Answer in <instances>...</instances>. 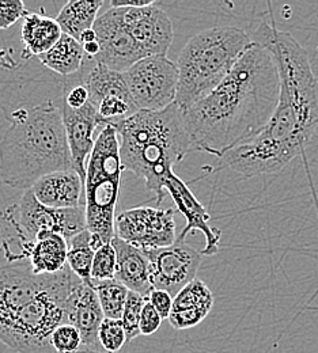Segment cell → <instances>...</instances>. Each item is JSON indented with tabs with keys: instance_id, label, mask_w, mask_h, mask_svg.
Returning <instances> with one entry per match:
<instances>
[{
	"instance_id": "6da1fadb",
	"label": "cell",
	"mask_w": 318,
	"mask_h": 353,
	"mask_svg": "<svg viewBox=\"0 0 318 353\" xmlns=\"http://www.w3.org/2000/svg\"><path fill=\"white\" fill-rule=\"evenodd\" d=\"M250 37L272 54L280 92L270 123L221 159L248 178L279 173L301 155L318 127V79L306 49L291 33L267 22Z\"/></svg>"
},
{
	"instance_id": "7a4b0ae2",
	"label": "cell",
	"mask_w": 318,
	"mask_h": 353,
	"mask_svg": "<svg viewBox=\"0 0 318 353\" xmlns=\"http://www.w3.org/2000/svg\"><path fill=\"white\" fill-rule=\"evenodd\" d=\"M279 92L272 54L253 41L218 88L182 112L195 151L222 159L270 123Z\"/></svg>"
},
{
	"instance_id": "3957f363",
	"label": "cell",
	"mask_w": 318,
	"mask_h": 353,
	"mask_svg": "<svg viewBox=\"0 0 318 353\" xmlns=\"http://www.w3.org/2000/svg\"><path fill=\"white\" fill-rule=\"evenodd\" d=\"M6 119L10 127L0 141V179L4 185L29 190L43 176L75 170L63 116L54 102L17 109Z\"/></svg>"
},
{
	"instance_id": "277c9868",
	"label": "cell",
	"mask_w": 318,
	"mask_h": 353,
	"mask_svg": "<svg viewBox=\"0 0 318 353\" xmlns=\"http://www.w3.org/2000/svg\"><path fill=\"white\" fill-rule=\"evenodd\" d=\"M113 128L119 133L124 170L141 178L161 205L166 193V176L175 165L195 151L181 109L173 103L159 112L139 110Z\"/></svg>"
},
{
	"instance_id": "5b68a950",
	"label": "cell",
	"mask_w": 318,
	"mask_h": 353,
	"mask_svg": "<svg viewBox=\"0 0 318 353\" xmlns=\"http://www.w3.org/2000/svg\"><path fill=\"white\" fill-rule=\"evenodd\" d=\"M252 45L250 34L235 26H215L193 36L177 60L176 105L185 112L211 94Z\"/></svg>"
},
{
	"instance_id": "8992f818",
	"label": "cell",
	"mask_w": 318,
	"mask_h": 353,
	"mask_svg": "<svg viewBox=\"0 0 318 353\" xmlns=\"http://www.w3.org/2000/svg\"><path fill=\"white\" fill-rule=\"evenodd\" d=\"M123 162L117 131L102 127L86 166L85 207L88 230L95 252L116 235V207L120 196Z\"/></svg>"
},
{
	"instance_id": "52a82bcc",
	"label": "cell",
	"mask_w": 318,
	"mask_h": 353,
	"mask_svg": "<svg viewBox=\"0 0 318 353\" xmlns=\"http://www.w3.org/2000/svg\"><path fill=\"white\" fill-rule=\"evenodd\" d=\"M81 283L67 265L52 287L0 319V343L18 353H54L49 343L50 336L66 323L67 301Z\"/></svg>"
},
{
	"instance_id": "ba28073f",
	"label": "cell",
	"mask_w": 318,
	"mask_h": 353,
	"mask_svg": "<svg viewBox=\"0 0 318 353\" xmlns=\"http://www.w3.org/2000/svg\"><path fill=\"white\" fill-rule=\"evenodd\" d=\"M124 78L139 110L159 112L176 103L179 67L168 56L139 60L124 72Z\"/></svg>"
},
{
	"instance_id": "9c48e42d",
	"label": "cell",
	"mask_w": 318,
	"mask_h": 353,
	"mask_svg": "<svg viewBox=\"0 0 318 353\" xmlns=\"http://www.w3.org/2000/svg\"><path fill=\"white\" fill-rule=\"evenodd\" d=\"M6 218L21 236L34 241L41 231L60 234L67 241L88 228L86 207L77 208H50L41 204L32 189L25 190L17 208L8 210Z\"/></svg>"
},
{
	"instance_id": "30bf717a",
	"label": "cell",
	"mask_w": 318,
	"mask_h": 353,
	"mask_svg": "<svg viewBox=\"0 0 318 353\" xmlns=\"http://www.w3.org/2000/svg\"><path fill=\"white\" fill-rule=\"evenodd\" d=\"M57 274L33 273L26 254L14 253L8 242L0 243V319L28 305L41 292L52 287Z\"/></svg>"
},
{
	"instance_id": "8fae6325",
	"label": "cell",
	"mask_w": 318,
	"mask_h": 353,
	"mask_svg": "<svg viewBox=\"0 0 318 353\" xmlns=\"http://www.w3.org/2000/svg\"><path fill=\"white\" fill-rule=\"evenodd\" d=\"M117 238L141 250L162 249L176 243V221L173 208L137 207L116 218Z\"/></svg>"
},
{
	"instance_id": "7c38bea8",
	"label": "cell",
	"mask_w": 318,
	"mask_h": 353,
	"mask_svg": "<svg viewBox=\"0 0 318 353\" xmlns=\"http://www.w3.org/2000/svg\"><path fill=\"white\" fill-rule=\"evenodd\" d=\"M144 252L150 260L152 288L163 290L173 298L196 279L204 257L201 252L180 241L162 249Z\"/></svg>"
},
{
	"instance_id": "4fadbf2b",
	"label": "cell",
	"mask_w": 318,
	"mask_h": 353,
	"mask_svg": "<svg viewBox=\"0 0 318 353\" xmlns=\"http://www.w3.org/2000/svg\"><path fill=\"white\" fill-rule=\"evenodd\" d=\"M99 53L95 63L119 72L128 71L143 59L137 43L123 22V10L109 7L94 23Z\"/></svg>"
},
{
	"instance_id": "5bb4252c",
	"label": "cell",
	"mask_w": 318,
	"mask_h": 353,
	"mask_svg": "<svg viewBox=\"0 0 318 353\" xmlns=\"http://www.w3.org/2000/svg\"><path fill=\"white\" fill-rule=\"evenodd\" d=\"M123 22L144 57L166 56L173 43V23L155 4L143 8H121Z\"/></svg>"
},
{
	"instance_id": "9a60e30c",
	"label": "cell",
	"mask_w": 318,
	"mask_h": 353,
	"mask_svg": "<svg viewBox=\"0 0 318 353\" xmlns=\"http://www.w3.org/2000/svg\"><path fill=\"white\" fill-rule=\"evenodd\" d=\"M165 190L169 193L177 207V210L186 219V225L177 238V241L183 242L188 234H193L200 231L206 236V248L201 250L203 256H215L219 252L222 231L214 228L210 221L211 216L204 208V205L196 199V196L190 192L188 185L181 178L172 172L165 179Z\"/></svg>"
},
{
	"instance_id": "2e32d148",
	"label": "cell",
	"mask_w": 318,
	"mask_h": 353,
	"mask_svg": "<svg viewBox=\"0 0 318 353\" xmlns=\"http://www.w3.org/2000/svg\"><path fill=\"white\" fill-rule=\"evenodd\" d=\"M67 134V141L75 172L86 182V166L95 145V131L102 128L97 116V110L89 102L85 108L72 110L66 105L59 106Z\"/></svg>"
},
{
	"instance_id": "e0dca14e",
	"label": "cell",
	"mask_w": 318,
	"mask_h": 353,
	"mask_svg": "<svg viewBox=\"0 0 318 353\" xmlns=\"http://www.w3.org/2000/svg\"><path fill=\"white\" fill-rule=\"evenodd\" d=\"M66 312V323L75 326L82 336L83 347L94 351L92 348L99 344L98 330L105 319L94 285L82 281L70 295Z\"/></svg>"
},
{
	"instance_id": "ac0fdd59",
	"label": "cell",
	"mask_w": 318,
	"mask_h": 353,
	"mask_svg": "<svg viewBox=\"0 0 318 353\" xmlns=\"http://www.w3.org/2000/svg\"><path fill=\"white\" fill-rule=\"evenodd\" d=\"M214 302L211 290L196 277L175 296L169 322L177 330L195 327L208 316Z\"/></svg>"
},
{
	"instance_id": "d6986e66",
	"label": "cell",
	"mask_w": 318,
	"mask_h": 353,
	"mask_svg": "<svg viewBox=\"0 0 318 353\" xmlns=\"http://www.w3.org/2000/svg\"><path fill=\"white\" fill-rule=\"evenodd\" d=\"M21 238V250L29 259L34 274H56L68 265V241L60 234L41 231L34 241Z\"/></svg>"
},
{
	"instance_id": "ffe728a7",
	"label": "cell",
	"mask_w": 318,
	"mask_h": 353,
	"mask_svg": "<svg viewBox=\"0 0 318 353\" xmlns=\"http://www.w3.org/2000/svg\"><path fill=\"white\" fill-rule=\"evenodd\" d=\"M36 199L50 208L81 207L85 183L75 172H56L40 178L32 188Z\"/></svg>"
},
{
	"instance_id": "44dd1931",
	"label": "cell",
	"mask_w": 318,
	"mask_h": 353,
	"mask_svg": "<svg viewBox=\"0 0 318 353\" xmlns=\"http://www.w3.org/2000/svg\"><path fill=\"white\" fill-rule=\"evenodd\" d=\"M117 254L116 280L123 283L130 291H134L146 298L152 292L150 260L144 250L126 241L115 236L112 241Z\"/></svg>"
},
{
	"instance_id": "7402d4cb",
	"label": "cell",
	"mask_w": 318,
	"mask_h": 353,
	"mask_svg": "<svg viewBox=\"0 0 318 353\" xmlns=\"http://www.w3.org/2000/svg\"><path fill=\"white\" fill-rule=\"evenodd\" d=\"M63 32L57 21L39 12H29L23 18L21 39L25 45L22 57L30 60L49 52L61 39Z\"/></svg>"
},
{
	"instance_id": "603a6c76",
	"label": "cell",
	"mask_w": 318,
	"mask_h": 353,
	"mask_svg": "<svg viewBox=\"0 0 318 353\" xmlns=\"http://www.w3.org/2000/svg\"><path fill=\"white\" fill-rule=\"evenodd\" d=\"M37 59L48 70L64 78L79 75L85 70L86 61L90 60L83 45L64 33L57 44Z\"/></svg>"
},
{
	"instance_id": "cb8c5ba5",
	"label": "cell",
	"mask_w": 318,
	"mask_h": 353,
	"mask_svg": "<svg viewBox=\"0 0 318 353\" xmlns=\"http://www.w3.org/2000/svg\"><path fill=\"white\" fill-rule=\"evenodd\" d=\"M83 85L89 90L90 102L94 108L102 99L109 97L132 99L124 78V72L113 71L103 64L94 63L92 65H89L83 78Z\"/></svg>"
},
{
	"instance_id": "d4e9b609",
	"label": "cell",
	"mask_w": 318,
	"mask_h": 353,
	"mask_svg": "<svg viewBox=\"0 0 318 353\" xmlns=\"http://www.w3.org/2000/svg\"><path fill=\"white\" fill-rule=\"evenodd\" d=\"M102 6H105V1L101 0H71L63 6L54 19L64 34L79 41L85 32L94 28Z\"/></svg>"
},
{
	"instance_id": "484cf974",
	"label": "cell",
	"mask_w": 318,
	"mask_h": 353,
	"mask_svg": "<svg viewBox=\"0 0 318 353\" xmlns=\"http://www.w3.org/2000/svg\"><path fill=\"white\" fill-rule=\"evenodd\" d=\"M94 256L95 249L92 248V236L88 228L68 241L67 264L77 277L90 285H94L91 279Z\"/></svg>"
},
{
	"instance_id": "4316f807",
	"label": "cell",
	"mask_w": 318,
	"mask_h": 353,
	"mask_svg": "<svg viewBox=\"0 0 318 353\" xmlns=\"http://www.w3.org/2000/svg\"><path fill=\"white\" fill-rule=\"evenodd\" d=\"M94 288L105 318L121 321L130 290L116 279L94 283Z\"/></svg>"
},
{
	"instance_id": "83f0119b",
	"label": "cell",
	"mask_w": 318,
	"mask_h": 353,
	"mask_svg": "<svg viewBox=\"0 0 318 353\" xmlns=\"http://www.w3.org/2000/svg\"><path fill=\"white\" fill-rule=\"evenodd\" d=\"M98 343L106 353H119L128 343L127 332L120 319L105 318L98 330Z\"/></svg>"
},
{
	"instance_id": "f1b7e54d",
	"label": "cell",
	"mask_w": 318,
	"mask_h": 353,
	"mask_svg": "<svg viewBox=\"0 0 318 353\" xmlns=\"http://www.w3.org/2000/svg\"><path fill=\"white\" fill-rule=\"evenodd\" d=\"M117 272V254L112 242L101 246L94 256L91 279L92 284L98 281H106L116 279Z\"/></svg>"
},
{
	"instance_id": "f546056e",
	"label": "cell",
	"mask_w": 318,
	"mask_h": 353,
	"mask_svg": "<svg viewBox=\"0 0 318 353\" xmlns=\"http://www.w3.org/2000/svg\"><path fill=\"white\" fill-rule=\"evenodd\" d=\"M49 343L54 353L79 352V348L83 345L79 330L70 323L60 325L52 333Z\"/></svg>"
},
{
	"instance_id": "4dcf8cb0",
	"label": "cell",
	"mask_w": 318,
	"mask_h": 353,
	"mask_svg": "<svg viewBox=\"0 0 318 353\" xmlns=\"http://www.w3.org/2000/svg\"><path fill=\"white\" fill-rule=\"evenodd\" d=\"M147 302H148V298H146L140 294H137L134 291H130L128 299H127V303H126V307H124V312H123V316H121V322H123L124 329L127 332L128 343L140 336V330H139L140 316H141L143 307Z\"/></svg>"
},
{
	"instance_id": "1f68e13d",
	"label": "cell",
	"mask_w": 318,
	"mask_h": 353,
	"mask_svg": "<svg viewBox=\"0 0 318 353\" xmlns=\"http://www.w3.org/2000/svg\"><path fill=\"white\" fill-rule=\"evenodd\" d=\"M28 14L22 0H0V30L10 29Z\"/></svg>"
},
{
	"instance_id": "d6a6232c",
	"label": "cell",
	"mask_w": 318,
	"mask_h": 353,
	"mask_svg": "<svg viewBox=\"0 0 318 353\" xmlns=\"http://www.w3.org/2000/svg\"><path fill=\"white\" fill-rule=\"evenodd\" d=\"M162 316L158 314V311L151 306L150 302H147L141 311V316H140V323H139V330H140V336L148 337L152 336L154 333H157L159 330V327L162 326Z\"/></svg>"
},
{
	"instance_id": "836d02e7",
	"label": "cell",
	"mask_w": 318,
	"mask_h": 353,
	"mask_svg": "<svg viewBox=\"0 0 318 353\" xmlns=\"http://www.w3.org/2000/svg\"><path fill=\"white\" fill-rule=\"evenodd\" d=\"M90 102L89 90L83 85V82H79L70 88L64 97L63 105L72 110H78L85 108Z\"/></svg>"
},
{
	"instance_id": "e575fe53",
	"label": "cell",
	"mask_w": 318,
	"mask_h": 353,
	"mask_svg": "<svg viewBox=\"0 0 318 353\" xmlns=\"http://www.w3.org/2000/svg\"><path fill=\"white\" fill-rule=\"evenodd\" d=\"M173 301L175 298L163 290H152V292L148 296V302L154 309L158 311L162 319H166V318L169 319L173 310Z\"/></svg>"
},
{
	"instance_id": "d590c367",
	"label": "cell",
	"mask_w": 318,
	"mask_h": 353,
	"mask_svg": "<svg viewBox=\"0 0 318 353\" xmlns=\"http://www.w3.org/2000/svg\"><path fill=\"white\" fill-rule=\"evenodd\" d=\"M152 4H155L154 0H139V1L112 0L109 1V7H113V8H143V7H150Z\"/></svg>"
},
{
	"instance_id": "8d00e7d4",
	"label": "cell",
	"mask_w": 318,
	"mask_h": 353,
	"mask_svg": "<svg viewBox=\"0 0 318 353\" xmlns=\"http://www.w3.org/2000/svg\"><path fill=\"white\" fill-rule=\"evenodd\" d=\"M97 41V33L94 32V29H90L88 32H85L79 40V43L82 45L90 44V43H95Z\"/></svg>"
},
{
	"instance_id": "74e56055",
	"label": "cell",
	"mask_w": 318,
	"mask_h": 353,
	"mask_svg": "<svg viewBox=\"0 0 318 353\" xmlns=\"http://www.w3.org/2000/svg\"><path fill=\"white\" fill-rule=\"evenodd\" d=\"M77 353H97V351H90V350H85V351H79Z\"/></svg>"
},
{
	"instance_id": "f35d334b",
	"label": "cell",
	"mask_w": 318,
	"mask_h": 353,
	"mask_svg": "<svg viewBox=\"0 0 318 353\" xmlns=\"http://www.w3.org/2000/svg\"><path fill=\"white\" fill-rule=\"evenodd\" d=\"M97 353H102V352H97ZM105 353H106V352H105Z\"/></svg>"
}]
</instances>
